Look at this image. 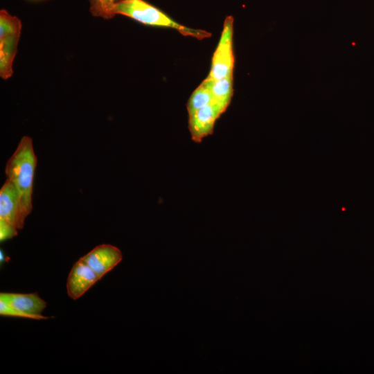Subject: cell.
Wrapping results in <instances>:
<instances>
[{
    "instance_id": "cell-1",
    "label": "cell",
    "mask_w": 374,
    "mask_h": 374,
    "mask_svg": "<svg viewBox=\"0 0 374 374\" xmlns=\"http://www.w3.org/2000/svg\"><path fill=\"white\" fill-rule=\"evenodd\" d=\"M37 157L30 136L21 138L6 163L5 172L16 188L18 194L19 219L21 229L26 217L31 213L33 179Z\"/></svg>"
},
{
    "instance_id": "cell-2",
    "label": "cell",
    "mask_w": 374,
    "mask_h": 374,
    "mask_svg": "<svg viewBox=\"0 0 374 374\" xmlns=\"http://www.w3.org/2000/svg\"><path fill=\"white\" fill-rule=\"evenodd\" d=\"M112 15H122L145 25L176 29L184 36L198 39L211 37L202 30L193 29L180 24L155 6L143 0H119L114 6Z\"/></svg>"
},
{
    "instance_id": "cell-3",
    "label": "cell",
    "mask_w": 374,
    "mask_h": 374,
    "mask_svg": "<svg viewBox=\"0 0 374 374\" xmlns=\"http://www.w3.org/2000/svg\"><path fill=\"white\" fill-rule=\"evenodd\" d=\"M21 23L6 10L0 11V76L7 80L13 73L12 64L20 38Z\"/></svg>"
},
{
    "instance_id": "cell-4",
    "label": "cell",
    "mask_w": 374,
    "mask_h": 374,
    "mask_svg": "<svg viewBox=\"0 0 374 374\" xmlns=\"http://www.w3.org/2000/svg\"><path fill=\"white\" fill-rule=\"evenodd\" d=\"M233 17L228 16L224 21L223 28L217 48L213 53L210 72L207 76L218 80L233 75L235 57L233 51Z\"/></svg>"
},
{
    "instance_id": "cell-5",
    "label": "cell",
    "mask_w": 374,
    "mask_h": 374,
    "mask_svg": "<svg viewBox=\"0 0 374 374\" xmlns=\"http://www.w3.org/2000/svg\"><path fill=\"white\" fill-rule=\"evenodd\" d=\"M225 112L219 105L211 103L188 115V130L196 143L213 134L216 121Z\"/></svg>"
},
{
    "instance_id": "cell-6",
    "label": "cell",
    "mask_w": 374,
    "mask_h": 374,
    "mask_svg": "<svg viewBox=\"0 0 374 374\" xmlns=\"http://www.w3.org/2000/svg\"><path fill=\"white\" fill-rule=\"evenodd\" d=\"M81 258L101 278L121 262L123 255L118 247L103 244L94 247Z\"/></svg>"
},
{
    "instance_id": "cell-7",
    "label": "cell",
    "mask_w": 374,
    "mask_h": 374,
    "mask_svg": "<svg viewBox=\"0 0 374 374\" xmlns=\"http://www.w3.org/2000/svg\"><path fill=\"white\" fill-rule=\"evenodd\" d=\"M100 278L80 258L73 266L66 281L68 296L73 300L82 296Z\"/></svg>"
},
{
    "instance_id": "cell-8",
    "label": "cell",
    "mask_w": 374,
    "mask_h": 374,
    "mask_svg": "<svg viewBox=\"0 0 374 374\" xmlns=\"http://www.w3.org/2000/svg\"><path fill=\"white\" fill-rule=\"evenodd\" d=\"M0 223L21 229L19 219L18 194L8 179L0 190Z\"/></svg>"
},
{
    "instance_id": "cell-9",
    "label": "cell",
    "mask_w": 374,
    "mask_h": 374,
    "mask_svg": "<svg viewBox=\"0 0 374 374\" xmlns=\"http://www.w3.org/2000/svg\"><path fill=\"white\" fill-rule=\"evenodd\" d=\"M13 308L27 314L30 319L41 320L48 317L42 314L46 303L37 294L1 293Z\"/></svg>"
},
{
    "instance_id": "cell-10",
    "label": "cell",
    "mask_w": 374,
    "mask_h": 374,
    "mask_svg": "<svg viewBox=\"0 0 374 374\" xmlns=\"http://www.w3.org/2000/svg\"><path fill=\"white\" fill-rule=\"evenodd\" d=\"M211 92L213 103L219 105L226 111L231 101L233 93V75L212 80Z\"/></svg>"
},
{
    "instance_id": "cell-11",
    "label": "cell",
    "mask_w": 374,
    "mask_h": 374,
    "mask_svg": "<svg viewBox=\"0 0 374 374\" xmlns=\"http://www.w3.org/2000/svg\"><path fill=\"white\" fill-rule=\"evenodd\" d=\"M211 83L212 80L206 78L192 93L186 104L188 115L213 103Z\"/></svg>"
},
{
    "instance_id": "cell-12",
    "label": "cell",
    "mask_w": 374,
    "mask_h": 374,
    "mask_svg": "<svg viewBox=\"0 0 374 374\" xmlns=\"http://www.w3.org/2000/svg\"><path fill=\"white\" fill-rule=\"evenodd\" d=\"M119 0H89L90 12L94 17L110 19L114 17L112 9Z\"/></svg>"
},
{
    "instance_id": "cell-13",
    "label": "cell",
    "mask_w": 374,
    "mask_h": 374,
    "mask_svg": "<svg viewBox=\"0 0 374 374\" xmlns=\"http://www.w3.org/2000/svg\"><path fill=\"white\" fill-rule=\"evenodd\" d=\"M18 229L8 224L0 223V240L1 242L10 239L17 235Z\"/></svg>"
}]
</instances>
